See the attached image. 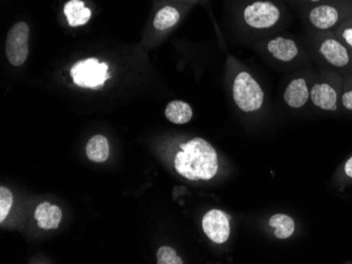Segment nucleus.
<instances>
[{
    "instance_id": "f257e3e1",
    "label": "nucleus",
    "mask_w": 352,
    "mask_h": 264,
    "mask_svg": "<svg viewBox=\"0 0 352 264\" xmlns=\"http://www.w3.org/2000/svg\"><path fill=\"white\" fill-rule=\"evenodd\" d=\"M174 167L188 180H210L219 171V158L214 147L203 138H193L179 145Z\"/></svg>"
},
{
    "instance_id": "f03ea898",
    "label": "nucleus",
    "mask_w": 352,
    "mask_h": 264,
    "mask_svg": "<svg viewBox=\"0 0 352 264\" xmlns=\"http://www.w3.org/2000/svg\"><path fill=\"white\" fill-rule=\"evenodd\" d=\"M286 10L280 0H248L241 8V19L249 29L268 32L284 21Z\"/></svg>"
},
{
    "instance_id": "7ed1b4c3",
    "label": "nucleus",
    "mask_w": 352,
    "mask_h": 264,
    "mask_svg": "<svg viewBox=\"0 0 352 264\" xmlns=\"http://www.w3.org/2000/svg\"><path fill=\"white\" fill-rule=\"evenodd\" d=\"M233 101L244 113H255L265 104V92L260 82L248 71H239L232 82Z\"/></svg>"
},
{
    "instance_id": "20e7f679",
    "label": "nucleus",
    "mask_w": 352,
    "mask_h": 264,
    "mask_svg": "<svg viewBox=\"0 0 352 264\" xmlns=\"http://www.w3.org/2000/svg\"><path fill=\"white\" fill-rule=\"evenodd\" d=\"M71 77L76 86L85 88H102L107 80H110L109 64L100 62L96 58L78 61L71 69Z\"/></svg>"
},
{
    "instance_id": "39448f33",
    "label": "nucleus",
    "mask_w": 352,
    "mask_h": 264,
    "mask_svg": "<svg viewBox=\"0 0 352 264\" xmlns=\"http://www.w3.org/2000/svg\"><path fill=\"white\" fill-rule=\"evenodd\" d=\"M30 27L25 21L16 23L6 39V55L13 67L25 64L29 55Z\"/></svg>"
},
{
    "instance_id": "423d86ee",
    "label": "nucleus",
    "mask_w": 352,
    "mask_h": 264,
    "mask_svg": "<svg viewBox=\"0 0 352 264\" xmlns=\"http://www.w3.org/2000/svg\"><path fill=\"white\" fill-rule=\"evenodd\" d=\"M201 226L206 236L214 243H225L230 237V222L223 211L214 208L206 213Z\"/></svg>"
},
{
    "instance_id": "0eeeda50",
    "label": "nucleus",
    "mask_w": 352,
    "mask_h": 264,
    "mask_svg": "<svg viewBox=\"0 0 352 264\" xmlns=\"http://www.w3.org/2000/svg\"><path fill=\"white\" fill-rule=\"evenodd\" d=\"M191 7L192 5L185 3L167 1L155 12L153 17L154 29L158 32H167L169 29H173L179 25L186 12Z\"/></svg>"
},
{
    "instance_id": "6e6552de",
    "label": "nucleus",
    "mask_w": 352,
    "mask_h": 264,
    "mask_svg": "<svg viewBox=\"0 0 352 264\" xmlns=\"http://www.w3.org/2000/svg\"><path fill=\"white\" fill-rule=\"evenodd\" d=\"M265 49L274 60L280 61L283 64H289L296 60L300 53L296 41L284 36L268 39L265 43Z\"/></svg>"
},
{
    "instance_id": "1a4fd4ad",
    "label": "nucleus",
    "mask_w": 352,
    "mask_h": 264,
    "mask_svg": "<svg viewBox=\"0 0 352 264\" xmlns=\"http://www.w3.org/2000/svg\"><path fill=\"white\" fill-rule=\"evenodd\" d=\"M318 53L334 68H345L351 61L347 47L339 39L332 37H328L320 43Z\"/></svg>"
},
{
    "instance_id": "9d476101",
    "label": "nucleus",
    "mask_w": 352,
    "mask_h": 264,
    "mask_svg": "<svg viewBox=\"0 0 352 264\" xmlns=\"http://www.w3.org/2000/svg\"><path fill=\"white\" fill-rule=\"evenodd\" d=\"M307 19L312 27L327 31L336 27L341 19L339 8L329 3H318L308 11Z\"/></svg>"
},
{
    "instance_id": "9b49d317",
    "label": "nucleus",
    "mask_w": 352,
    "mask_h": 264,
    "mask_svg": "<svg viewBox=\"0 0 352 264\" xmlns=\"http://www.w3.org/2000/svg\"><path fill=\"white\" fill-rule=\"evenodd\" d=\"M310 99V88L304 77H296L287 84L283 94V100L287 106L298 110L305 106Z\"/></svg>"
},
{
    "instance_id": "f8f14e48",
    "label": "nucleus",
    "mask_w": 352,
    "mask_h": 264,
    "mask_svg": "<svg viewBox=\"0 0 352 264\" xmlns=\"http://www.w3.org/2000/svg\"><path fill=\"white\" fill-rule=\"evenodd\" d=\"M310 100L323 111L336 112L339 102V93L328 82H316L310 88Z\"/></svg>"
},
{
    "instance_id": "ddd939ff",
    "label": "nucleus",
    "mask_w": 352,
    "mask_h": 264,
    "mask_svg": "<svg viewBox=\"0 0 352 264\" xmlns=\"http://www.w3.org/2000/svg\"><path fill=\"white\" fill-rule=\"evenodd\" d=\"M63 14L72 27L87 25L92 17V11L86 7L82 0H69L63 5Z\"/></svg>"
},
{
    "instance_id": "4468645a",
    "label": "nucleus",
    "mask_w": 352,
    "mask_h": 264,
    "mask_svg": "<svg viewBox=\"0 0 352 264\" xmlns=\"http://www.w3.org/2000/svg\"><path fill=\"white\" fill-rule=\"evenodd\" d=\"M60 208L49 202L39 204L35 210V219L39 228L43 230H55L61 221Z\"/></svg>"
},
{
    "instance_id": "2eb2a0df",
    "label": "nucleus",
    "mask_w": 352,
    "mask_h": 264,
    "mask_svg": "<svg viewBox=\"0 0 352 264\" xmlns=\"http://www.w3.org/2000/svg\"><path fill=\"white\" fill-rule=\"evenodd\" d=\"M165 116L174 124H185L193 118V110L188 102L172 100L165 108Z\"/></svg>"
},
{
    "instance_id": "dca6fc26",
    "label": "nucleus",
    "mask_w": 352,
    "mask_h": 264,
    "mask_svg": "<svg viewBox=\"0 0 352 264\" xmlns=\"http://www.w3.org/2000/svg\"><path fill=\"white\" fill-rule=\"evenodd\" d=\"M269 226L274 228V237L280 240L289 239L296 230L294 218L286 214H274L269 218Z\"/></svg>"
},
{
    "instance_id": "f3484780",
    "label": "nucleus",
    "mask_w": 352,
    "mask_h": 264,
    "mask_svg": "<svg viewBox=\"0 0 352 264\" xmlns=\"http://www.w3.org/2000/svg\"><path fill=\"white\" fill-rule=\"evenodd\" d=\"M87 156L94 163H104L108 159L109 147L108 139L104 136L96 135L91 138L86 147Z\"/></svg>"
},
{
    "instance_id": "a211bd4d",
    "label": "nucleus",
    "mask_w": 352,
    "mask_h": 264,
    "mask_svg": "<svg viewBox=\"0 0 352 264\" xmlns=\"http://www.w3.org/2000/svg\"><path fill=\"white\" fill-rule=\"evenodd\" d=\"M158 264H183L184 261L174 248L164 245L158 248L156 254Z\"/></svg>"
},
{
    "instance_id": "6ab92c4d",
    "label": "nucleus",
    "mask_w": 352,
    "mask_h": 264,
    "mask_svg": "<svg viewBox=\"0 0 352 264\" xmlns=\"http://www.w3.org/2000/svg\"><path fill=\"white\" fill-rule=\"evenodd\" d=\"M13 204V195L9 189L1 187L0 188V224H3L9 215Z\"/></svg>"
},
{
    "instance_id": "aec40b11",
    "label": "nucleus",
    "mask_w": 352,
    "mask_h": 264,
    "mask_svg": "<svg viewBox=\"0 0 352 264\" xmlns=\"http://www.w3.org/2000/svg\"><path fill=\"white\" fill-rule=\"evenodd\" d=\"M340 36H341V39L343 40V43H345L344 45L352 50V23L346 25L345 27L342 29Z\"/></svg>"
},
{
    "instance_id": "412c9836",
    "label": "nucleus",
    "mask_w": 352,
    "mask_h": 264,
    "mask_svg": "<svg viewBox=\"0 0 352 264\" xmlns=\"http://www.w3.org/2000/svg\"><path fill=\"white\" fill-rule=\"evenodd\" d=\"M341 102L342 106H343L346 110L352 112V88L346 90L345 92L342 94Z\"/></svg>"
},
{
    "instance_id": "4be33fe9",
    "label": "nucleus",
    "mask_w": 352,
    "mask_h": 264,
    "mask_svg": "<svg viewBox=\"0 0 352 264\" xmlns=\"http://www.w3.org/2000/svg\"><path fill=\"white\" fill-rule=\"evenodd\" d=\"M344 171H345V174L347 175L349 178H352V157L348 159L345 167H344Z\"/></svg>"
},
{
    "instance_id": "5701e85b",
    "label": "nucleus",
    "mask_w": 352,
    "mask_h": 264,
    "mask_svg": "<svg viewBox=\"0 0 352 264\" xmlns=\"http://www.w3.org/2000/svg\"><path fill=\"white\" fill-rule=\"evenodd\" d=\"M168 1H173V3H185V5H192L193 3H199L201 0H168Z\"/></svg>"
},
{
    "instance_id": "b1692460",
    "label": "nucleus",
    "mask_w": 352,
    "mask_h": 264,
    "mask_svg": "<svg viewBox=\"0 0 352 264\" xmlns=\"http://www.w3.org/2000/svg\"><path fill=\"white\" fill-rule=\"evenodd\" d=\"M300 1H306V3H321V1H323V0H300Z\"/></svg>"
}]
</instances>
